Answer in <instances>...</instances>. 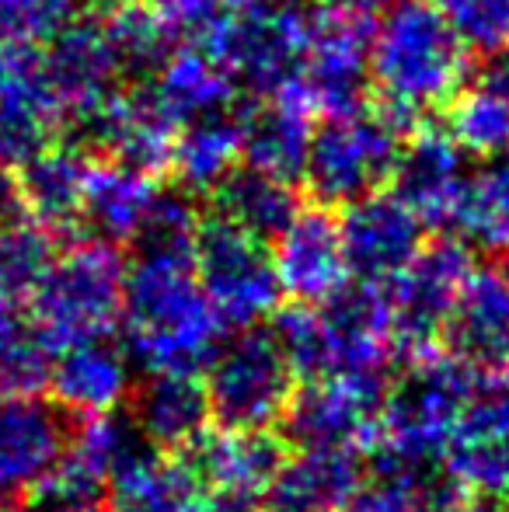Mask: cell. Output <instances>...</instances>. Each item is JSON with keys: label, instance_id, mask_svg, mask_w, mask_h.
<instances>
[{"label": "cell", "instance_id": "1", "mask_svg": "<svg viewBox=\"0 0 509 512\" xmlns=\"http://www.w3.org/2000/svg\"><path fill=\"white\" fill-rule=\"evenodd\" d=\"M126 356L147 373L199 377L224 342V324L196 279L192 244L136 241L123 276Z\"/></svg>", "mask_w": 509, "mask_h": 512}, {"label": "cell", "instance_id": "2", "mask_svg": "<svg viewBox=\"0 0 509 512\" xmlns=\"http://www.w3.org/2000/svg\"><path fill=\"white\" fill-rule=\"evenodd\" d=\"M272 335L304 380L384 377L394 359L391 307L381 283L342 286L318 307H290Z\"/></svg>", "mask_w": 509, "mask_h": 512}, {"label": "cell", "instance_id": "3", "mask_svg": "<svg viewBox=\"0 0 509 512\" xmlns=\"http://www.w3.org/2000/svg\"><path fill=\"white\" fill-rule=\"evenodd\" d=\"M464 74V46L440 7L426 0H398L387 7L370 39V81L381 88V98L426 112L447 105L464 88Z\"/></svg>", "mask_w": 509, "mask_h": 512}, {"label": "cell", "instance_id": "4", "mask_svg": "<svg viewBox=\"0 0 509 512\" xmlns=\"http://www.w3.org/2000/svg\"><path fill=\"white\" fill-rule=\"evenodd\" d=\"M126 265L116 244L81 241L53 258L32 290V328L49 352L105 338L123 317Z\"/></svg>", "mask_w": 509, "mask_h": 512}, {"label": "cell", "instance_id": "5", "mask_svg": "<svg viewBox=\"0 0 509 512\" xmlns=\"http://www.w3.org/2000/svg\"><path fill=\"white\" fill-rule=\"evenodd\" d=\"M475 387V366L461 363L450 352L447 356L429 352L415 359L405 377L384 394L381 432L374 439L377 453L412 460V464H436Z\"/></svg>", "mask_w": 509, "mask_h": 512}, {"label": "cell", "instance_id": "6", "mask_svg": "<svg viewBox=\"0 0 509 512\" xmlns=\"http://www.w3.org/2000/svg\"><path fill=\"white\" fill-rule=\"evenodd\" d=\"M311 28L314 11L300 0H234L199 49L255 95H272L300 74Z\"/></svg>", "mask_w": 509, "mask_h": 512}, {"label": "cell", "instance_id": "7", "mask_svg": "<svg viewBox=\"0 0 509 512\" xmlns=\"http://www.w3.org/2000/svg\"><path fill=\"white\" fill-rule=\"evenodd\" d=\"M210 415L227 429H272L283 418L297 373L272 328H241L206 366Z\"/></svg>", "mask_w": 509, "mask_h": 512}, {"label": "cell", "instance_id": "8", "mask_svg": "<svg viewBox=\"0 0 509 512\" xmlns=\"http://www.w3.org/2000/svg\"><path fill=\"white\" fill-rule=\"evenodd\" d=\"M192 258L199 290L224 328H255L283 300L272 251L224 216L199 223Z\"/></svg>", "mask_w": 509, "mask_h": 512}, {"label": "cell", "instance_id": "9", "mask_svg": "<svg viewBox=\"0 0 509 512\" xmlns=\"http://www.w3.org/2000/svg\"><path fill=\"white\" fill-rule=\"evenodd\" d=\"M471 269H475L471 251L454 237H440L433 244H422L419 255L391 283H384L387 307H391L394 356L415 363L436 352V342L443 338L447 317Z\"/></svg>", "mask_w": 509, "mask_h": 512}, {"label": "cell", "instance_id": "10", "mask_svg": "<svg viewBox=\"0 0 509 512\" xmlns=\"http://www.w3.org/2000/svg\"><path fill=\"white\" fill-rule=\"evenodd\" d=\"M401 140L377 115H339L311 133L304 182L321 206H349L391 178Z\"/></svg>", "mask_w": 509, "mask_h": 512}, {"label": "cell", "instance_id": "11", "mask_svg": "<svg viewBox=\"0 0 509 512\" xmlns=\"http://www.w3.org/2000/svg\"><path fill=\"white\" fill-rule=\"evenodd\" d=\"M384 377H321L290 394L283 436L300 450H356L381 432Z\"/></svg>", "mask_w": 509, "mask_h": 512}, {"label": "cell", "instance_id": "12", "mask_svg": "<svg viewBox=\"0 0 509 512\" xmlns=\"http://www.w3.org/2000/svg\"><path fill=\"white\" fill-rule=\"evenodd\" d=\"M311 108L325 119L356 115L370 88V25L332 7L314 11L311 42L300 67Z\"/></svg>", "mask_w": 509, "mask_h": 512}, {"label": "cell", "instance_id": "13", "mask_svg": "<svg viewBox=\"0 0 509 512\" xmlns=\"http://www.w3.org/2000/svg\"><path fill=\"white\" fill-rule=\"evenodd\" d=\"M443 474L482 499L509 495V380L475 387L443 450Z\"/></svg>", "mask_w": 509, "mask_h": 512}, {"label": "cell", "instance_id": "14", "mask_svg": "<svg viewBox=\"0 0 509 512\" xmlns=\"http://www.w3.org/2000/svg\"><path fill=\"white\" fill-rule=\"evenodd\" d=\"M422 220L398 196L370 192L339 220L342 255L356 283H391L422 248Z\"/></svg>", "mask_w": 509, "mask_h": 512}, {"label": "cell", "instance_id": "15", "mask_svg": "<svg viewBox=\"0 0 509 512\" xmlns=\"http://www.w3.org/2000/svg\"><path fill=\"white\" fill-rule=\"evenodd\" d=\"M391 182L394 196L419 216L422 227H454L468 189L464 150L443 129H419L398 150Z\"/></svg>", "mask_w": 509, "mask_h": 512}, {"label": "cell", "instance_id": "16", "mask_svg": "<svg viewBox=\"0 0 509 512\" xmlns=\"http://www.w3.org/2000/svg\"><path fill=\"white\" fill-rule=\"evenodd\" d=\"M81 129L91 147L109 150L119 164H129L143 175L154 178L171 168L178 122L168 119V112L154 102L150 88L126 91V95L112 91L102 105L81 115Z\"/></svg>", "mask_w": 509, "mask_h": 512}, {"label": "cell", "instance_id": "17", "mask_svg": "<svg viewBox=\"0 0 509 512\" xmlns=\"http://www.w3.org/2000/svg\"><path fill=\"white\" fill-rule=\"evenodd\" d=\"M272 265L283 293H290L297 304H325L349 279L339 223L325 209H300L290 227L276 237Z\"/></svg>", "mask_w": 509, "mask_h": 512}, {"label": "cell", "instance_id": "18", "mask_svg": "<svg viewBox=\"0 0 509 512\" xmlns=\"http://www.w3.org/2000/svg\"><path fill=\"white\" fill-rule=\"evenodd\" d=\"M67 422L60 408L28 394L0 398V502L39 485L67 450Z\"/></svg>", "mask_w": 509, "mask_h": 512}, {"label": "cell", "instance_id": "19", "mask_svg": "<svg viewBox=\"0 0 509 512\" xmlns=\"http://www.w3.org/2000/svg\"><path fill=\"white\" fill-rule=\"evenodd\" d=\"M272 102L262 108H241V157L262 175L297 182L304 175L307 147H311V98L300 74L272 91Z\"/></svg>", "mask_w": 509, "mask_h": 512}, {"label": "cell", "instance_id": "20", "mask_svg": "<svg viewBox=\"0 0 509 512\" xmlns=\"http://www.w3.org/2000/svg\"><path fill=\"white\" fill-rule=\"evenodd\" d=\"M450 356L475 370H496L509 359V265L471 269L447 317Z\"/></svg>", "mask_w": 509, "mask_h": 512}, {"label": "cell", "instance_id": "21", "mask_svg": "<svg viewBox=\"0 0 509 512\" xmlns=\"http://www.w3.org/2000/svg\"><path fill=\"white\" fill-rule=\"evenodd\" d=\"M363 488L356 450H300L262 488L265 512H342Z\"/></svg>", "mask_w": 509, "mask_h": 512}, {"label": "cell", "instance_id": "22", "mask_svg": "<svg viewBox=\"0 0 509 512\" xmlns=\"http://www.w3.org/2000/svg\"><path fill=\"white\" fill-rule=\"evenodd\" d=\"M42 63H46V81L60 98L63 112H74L77 119L102 105L119 77V63L105 25H95V21H70L60 35L49 39V53L42 56Z\"/></svg>", "mask_w": 509, "mask_h": 512}, {"label": "cell", "instance_id": "23", "mask_svg": "<svg viewBox=\"0 0 509 512\" xmlns=\"http://www.w3.org/2000/svg\"><path fill=\"white\" fill-rule=\"evenodd\" d=\"M182 460L203 488L213 492H258L283 464V443L269 429H206L182 450Z\"/></svg>", "mask_w": 509, "mask_h": 512}, {"label": "cell", "instance_id": "24", "mask_svg": "<svg viewBox=\"0 0 509 512\" xmlns=\"http://www.w3.org/2000/svg\"><path fill=\"white\" fill-rule=\"evenodd\" d=\"M49 387L56 405L74 415L91 418L116 411L129 394V356L105 338L67 345L56 352V363L49 366Z\"/></svg>", "mask_w": 509, "mask_h": 512}, {"label": "cell", "instance_id": "25", "mask_svg": "<svg viewBox=\"0 0 509 512\" xmlns=\"http://www.w3.org/2000/svg\"><path fill=\"white\" fill-rule=\"evenodd\" d=\"M210 418L203 380L185 373H147L133 398V425L154 450H185Z\"/></svg>", "mask_w": 509, "mask_h": 512}, {"label": "cell", "instance_id": "26", "mask_svg": "<svg viewBox=\"0 0 509 512\" xmlns=\"http://www.w3.org/2000/svg\"><path fill=\"white\" fill-rule=\"evenodd\" d=\"M88 157L77 147H49L21 168L18 206L28 209L42 230H67L81 220L84 185H88Z\"/></svg>", "mask_w": 509, "mask_h": 512}, {"label": "cell", "instance_id": "27", "mask_svg": "<svg viewBox=\"0 0 509 512\" xmlns=\"http://www.w3.org/2000/svg\"><path fill=\"white\" fill-rule=\"evenodd\" d=\"M157 199V185L150 175L129 168V164H102L88 171V185H84V206L81 220L95 230L98 241H136L150 216V206Z\"/></svg>", "mask_w": 509, "mask_h": 512}, {"label": "cell", "instance_id": "28", "mask_svg": "<svg viewBox=\"0 0 509 512\" xmlns=\"http://www.w3.org/2000/svg\"><path fill=\"white\" fill-rule=\"evenodd\" d=\"M241 157V108L234 102L224 112L199 115L185 122V129L175 136L171 150V168L178 182L189 192H213Z\"/></svg>", "mask_w": 509, "mask_h": 512}, {"label": "cell", "instance_id": "29", "mask_svg": "<svg viewBox=\"0 0 509 512\" xmlns=\"http://www.w3.org/2000/svg\"><path fill=\"white\" fill-rule=\"evenodd\" d=\"M154 77L157 81L150 95L178 126L199 119V115L224 112L238 102L234 77L203 49H175Z\"/></svg>", "mask_w": 509, "mask_h": 512}, {"label": "cell", "instance_id": "30", "mask_svg": "<svg viewBox=\"0 0 509 512\" xmlns=\"http://www.w3.org/2000/svg\"><path fill=\"white\" fill-rule=\"evenodd\" d=\"M112 512H203L206 488L185 460H164L157 450L109 481Z\"/></svg>", "mask_w": 509, "mask_h": 512}, {"label": "cell", "instance_id": "31", "mask_svg": "<svg viewBox=\"0 0 509 512\" xmlns=\"http://www.w3.org/2000/svg\"><path fill=\"white\" fill-rule=\"evenodd\" d=\"M213 192H217L220 216L262 244L276 241L293 223V216L300 213V199L293 192V182L262 175V171L248 168V164L245 168H234Z\"/></svg>", "mask_w": 509, "mask_h": 512}, {"label": "cell", "instance_id": "32", "mask_svg": "<svg viewBox=\"0 0 509 512\" xmlns=\"http://www.w3.org/2000/svg\"><path fill=\"white\" fill-rule=\"evenodd\" d=\"M63 105L53 88L18 91V95L0 98V164L4 168H25L28 161L53 147V136L60 129Z\"/></svg>", "mask_w": 509, "mask_h": 512}, {"label": "cell", "instance_id": "33", "mask_svg": "<svg viewBox=\"0 0 509 512\" xmlns=\"http://www.w3.org/2000/svg\"><path fill=\"white\" fill-rule=\"evenodd\" d=\"M454 227L478 248L509 262V154L492 157L468 178Z\"/></svg>", "mask_w": 509, "mask_h": 512}, {"label": "cell", "instance_id": "34", "mask_svg": "<svg viewBox=\"0 0 509 512\" xmlns=\"http://www.w3.org/2000/svg\"><path fill=\"white\" fill-rule=\"evenodd\" d=\"M154 446L140 436V429L133 425V418H119L116 411H105V415L84 418V425L67 439V450L63 457L74 460L77 467H84L88 474H95L105 488L116 478L119 471H126L129 464H136L140 457Z\"/></svg>", "mask_w": 509, "mask_h": 512}, {"label": "cell", "instance_id": "35", "mask_svg": "<svg viewBox=\"0 0 509 512\" xmlns=\"http://www.w3.org/2000/svg\"><path fill=\"white\" fill-rule=\"evenodd\" d=\"M53 262V237L39 223H0V328L18 321V304L32 297Z\"/></svg>", "mask_w": 509, "mask_h": 512}, {"label": "cell", "instance_id": "36", "mask_svg": "<svg viewBox=\"0 0 509 512\" xmlns=\"http://www.w3.org/2000/svg\"><path fill=\"white\" fill-rule=\"evenodd\" d=\"M105 35L116 53L119 74L154 77L175 53V35L168 32L150 4H119L112 7V18L105 21Z\"/></svg>", "mask_w": 509, "mask_h": 512}, {"label": "cell", "instance_id": "37", "mask_svg": "<svg viewBox=\"0 0 509 512\" xmlns=\"http://www.w3.org/2000/svg\"><path fill=\"white\" fill-rule=\"evenodd\" d=\"M450 140L475 157H503L509 154V105L485 84L461 88L450 98Z\"/></svg>", "mask_w": 509, "mask_h": 512}, {"label": "cell", "instance_id": "38", "mask_svg": "<svg viewBox=\"0 0 509 512\" xmlns=\"http://www.w3.org/2000/svg\"><path fill=\"white\" fill-rule=\"evenodd\" d=\"M49 356L32 324L18 317L14 324L0 328V398L32 394L49 380Z\"/></svg>", "mask_w": 509, "mask_h": 512}, {"label": "cell", "instance_id": "39", "mask_svg": "<svg viewBox=\"0 0 509 512\" xmlns=\"http://www.w3.org/2000/svg\"><path fill=\"white\" fill-rule=\"evenodd\" d=\"M443 18L471 53L496 56L509 49V0H443Z\"/></svg>", "mask_w": 509, "mask_h": 512}, {"label": "cell", "instance_id": "40", "mask_svg": "<svg viewBox=\"0 0 509 512\" xmlns=\"http://www.w3.org/2000/svg\"><path fill=\"white\" fill-rule=\"evenodd\" d=\"M28 492L25 512H102L105 506L102 481L67 457H60V464Z\"/></svg>", "mask_w": 509, "mask_h": 512}, {"label": "cell", "instance_id": "41", "mask_svg": "<svg viewBox=\"0 0 509 512\" xmlns=\"http://www.w3.org/2000/svg\"><path fill=\"white\" fill-rule=\"evenodd\" d=\"M74 21V0H0V35L49 42Z\"/></svg>", "mask_w": 509, "mask_h": 512}, {"label": "cell", "instance_id": "42", "mask_svg": "<svg viewBox=\"0 0 509 512\" xmlns=\"http://www.w3.org/2000/svg\"><path fill=\"white\" fill-rule=\"evenodd\" d=\"M234 0H150L157 18L168 25V32L175 39H192L196 46H203L213 35V28L227 18Z\"/></svg>", "mask_w": 509, "mask_h": 512}, {"label": "cell", "instance_id": "43", "mask_svg": "<svg viewBox=\"0 0 509 512\" xmlns=\"http://www.w3.org/2000/svg\"><path fill=\"white\" fill-rule=\"evenodd\" d=\"M46 84V63L35 42L0 35V98Z\"/></svg>", "mask_w": 509, "mask_h": 512}, {"label": "cell", "instance_id": "44", "mask_svg": "<svg viewBox=\"0 0 509 512\" xmlns=\"http://www.w3.org/2000/svg\"><path fill=\"white\" fill-rule=\"evenodd\" d=\"M342 512H426V509H422V502L412 492L391 485V481L374 478L349 499V506Z\"/></svg>", "mask_w": 509, "mask_h": 512}, {"label": "cell", "instance_id": "45", "mask_svg": "<svg viewBox=\"0 0 509 512\" xmlns=\"http://www.w3.org/2000/svg\"><path fill=\"white\" fill-rule=\"evenodd\" d=\"M203 512H265L258 492H213Z\"/></svg>", "mask_w": 509, "mask_h": 512}, {"label": "cell", "instance_id": "46", "mask_svg": "<svg viewBox=\"0 0 509 512\" xmlns=\"http://www.w3.org/2000/svg\"><path fill=\"white\" fill-rule=\"evenodd\" d=\"M394 4H398V0H325V7L349 14V18H356V21H367V25Z\"/></svg>", "mask_w": 509, "mask_h": 512}, {"label": "cell", "instance_id": "47", "mask_svg": "<svg viewBox=\"0 0 509 512\" xmlns=\"http://www.w3.org/2000/svg\"><path fill=\"white\" fill-rule=\"evenodd\" d=\"M482 84L496 91V95L509 105V49L506 53L489 56V67H485V74H482Z\"/></svg>", "mask_w": 509, "mask_h": 512}, {"label": "cell", "instance_id": "48", "mask_svg": "<svg viewBox=\"0 0 509 512\" xmlns=\"http://www.w3.org/2000/svg\"><path fill=\"white\" fill-rule=\"evenodd\" d=\"M11 203H18V196H14V192H7V185L0 182V220L11 213Z\"/></svg>", "mask_w": 509, "mask_h": 512}, {"label": "cell", "instance_id": "49", "mask_svg": "<svg viewBox=\"0 0 509 512\" xmlns=\"http://www.w3.org/2000/svg\"><path fill=\"white\" fill-rule=\"evenodd\" d=\"M440 512H492V509H485V506H464V502H454V506H447V509H440Z\"/></svg>", "mask_w": 509, "mask_h": 512}, {"label": "cell", "instance_id": "50", "mask_svg": "<svg viewBox=\"0 0 509 512\" xmlns=\"http://www.w3.org/2000/svg\"><path fill=\"white\" fill-rule=\"evenodd\" d=\"M98 4H109V7H119V4H129V0H98Z\"/></svg>", "mask_w": 509, "mask_h": 512}, {"label": "cell", "instance_id": "51", "mask_svg": "<svg viewBox=\"0 0 509 512\" xmlns=\"http://www.w3.org/2000/svg\"><path fill=\"white\" fill-rule=\"evenodd\" d=\"M506 380H509V359H506Z\"/></svg>", "mask_w": 509, "mask_h": 512}]
</instances>
